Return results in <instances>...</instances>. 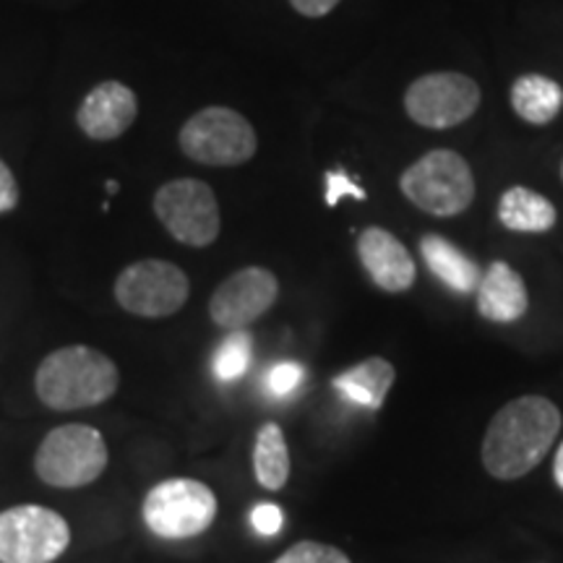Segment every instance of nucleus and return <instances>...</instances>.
<instances>
[{
	"label": "nucleus",
	"instance_id": "6ab92c4d",
	"mask_svg": "<svg viewBox=\"0 0 563 563\" xmlns=\"http://www.w3.org/2000/svg\"><path fill=\"white\" fill-rule=\"evenodd\" d=\"M253 470L256 481L266 490H282L290 481V452H287L285 433L277 422H266L256 435V449H253Z\"/></svg>",
	"mask_w": 563,
	"mask_h": 563
},
{
	"label": "nucleus",
	"instance_id": "4be33fe9",
	"mask_svg": "<svg viewBox=\"0 0 563 563\" xmlns=\"http://www.w3.org/2000/svg\"><path fill=\"white\" fill-rule=\"evenodd\" d=\"M302 382V368L298 363H277L274 368L269 371V378H266V384H269V391L274 397H287V394H292L298 389Z\"/></svg>",
	"mask_w": 563,
	"mask_h": 563
},
{
	"label": "nucleus",
	"instance_id": "f03ea898",
	"mask_svg": "<svg viewBox=\"0 0 563 563\" xmlns=\"http://www.w3.org/2000/svg\"><path fill=\"white\" fill-rule=\"evenodd\" d=\"M121 376L108 355L87 344L55 350L40 363L34 389L51 410H87L108 402L118 391Z\"/></svg>",
	"mask_w": 563,
	"mask_h": 563
},
{
	"label": "nucleus",
	"instance_id": "393cba45",
	"mask_svg": "<svg viewBox=\"0 0 563 563\" xmlns=\"http://www.w3.org/2000/svg\"><path fill=\"white\" fill-rule=\"evenodd\" d=\"M19 203V183L13 178L11 167L0 159V214L11 211Z\"/></svg>",
	"mask_w": 563,
	"mask_h": 563
},
{
	"label": "nucleus",
	"instance_id": "a878e982",
	"mask_svg": "<svg viewBox=\"0 0 563 563\" xmlns=\"http://www.w3.org/2000/svg\"><path fill=\"white\" fill-rule=\"evenodd\" d=\"M290 5L298 13H302V16L321 19L327 13H332L340 5V0H290Z\"/></svg>",
	"mask_w": 563,
	"mask_h": 563
},
{
	"label": "nucleus",
	"instance_id": "39448f33",
	"mask_svg": "<svg viewBox=\"0 0 563 563\" xmlns=\"http://www.w3.org/2000/svg\"><path fill=\"white\" fill-rule=\"evenodd\" d=\"M178 141L186 157L207 167L245 165L258 150L256 131L249 118L222 104H211L188 118Z\"/></svg>",
	"mask_w": 563,
	"mask_h": 563
},
{
	"label": "nucleus",
	"instance_id": "9d476101",
	"mask_svg": "<svg viewBox=\"0 0 563 563\" xmlns=\"http://www.w3.org/2000/svg\"><path fill=\"white\" fill-rule=\"evenodd\" d=\"M481 108V87L464 74H428L410 84L405 110L422 129H452L475 115Z\"/></svg>",
	"mask_w": 563,
	"mask_h": 563
},
{
	"label": "nucleus",
	"instance_id": "bb28decb",
	"mask_svg": "<svg viewBox=\"0 0 563 563\" xmlns=\"http://www.w3.org/2000/svg\"><path fill=\"white\" fill-rule=\"evenodd\" d=\"M553 477H555V483H559V488L563 490V443L559 446V452H555V460H553Z\"/></svg>",
	"mask_w": 563,
	"mask_h": 563
},
{
	"label": "nucleus",
	"instance_id": "a211bd4d",
	"mask_svg": "<svg viewBox=\"0 0 563 563\" xmlns=\"http://www.w3.org/2000/svg\"><path fill=\"white\" fill-rule=\"evenodd\" d=\"M511 108L525 123L545 125L563 108V89L548 76H522L511 87Z\"/></svg>",
	"mask_w": 563,
	"mask_h": 563
},
{
	"label": "nucleus",
	"instance_id": "1a4fd4ad",
	"mask_svg": "<svg viewBox=\"0 0 563 563\" xmlns=\"http://www.w3.org/2000/svg\"><path fill=\"white\" fill-rule=\"evenodd\" d=\"M191 282L186 272L170 262L144 258L118 274L115 300L123 311L141 319H167L186 306Z\"/></svg>",
	"mask_w": 563,
	"mask_h": 563
},
{
	"label": "nucleus",
	"instance_id": "9b49d317",
	"mask_svg": "<svg viewBox=\"0 0 563 563\" xmlns=\"http://www.w3.org/2000/svg\"><path fill=\"white\" fill-rule=\"evenodd\" d=\"M279 282L264 266H245L217 287L209 316L224 332H243L277 302Z\"/></svg>",
	"mask_w": 563,
	"mask_h": 563
},
{
	"label": "nucleus",
	"instance_id": "4468645a",
	"mask_svg": "<svg viewBox=\"0 0 563 563\" xmlns=\"http://www.w3.org/2000/svg\"><path fill=\"white\" fill-rule=\"evenodd\" d=\"M477 311L493 323H514L527 313L525 279L509 264L493 262L477 285Z\"/></svg>",
	"mask_w": 563,
	"mask_h": 563
},
{
	"label": "nucleus",
	"instance_id": "c85d7f7f",
	"mask_svg": "<svg viewBox=\"0 0 563 563\" xmlns=\"http://www.w3.org/2000/svg\"><path fill=\"white\" fill-rule=\"evenodd\" d=\"M561 178H563V165H561Z\"/></svg>",
	"mask_w": 563,
	"mask_h": 563
},
{
	"label": "nucleus",
	"instance_id": "20e7f679",
	"mask_svg": "<svg viewBox=\"0 0 563 563\" xmlns=\"http://www.w3.org/2000/svg\"><path fill=\"white\" fill-rule=\"evenodd\" d=\"M108 467V443L91 426H60L45 435L34 456V473L53 488H81Z\"/></svg>",
	"mask_w": 563,
	"mask_h": 563
},
{
	"label": "nucleus",
	"instance_id": "412c9836",
	"mask_svg": "<svg viewBox=\"0 0 563 563\" xmlns=\"http://www.w3.org/2000/svg\"><path fill=\"white\" fill-rule=\"evenodd\" d=\"M274 563H350L340 548L316 543V540H300L290 551H285Z\"/></svg>",
	"mask_w": 563,
	"mask_h": 563
},
{
	"label": "nucleus",
	"instance_id": "aec40b11",
	"mask_svg": "<svg viewBox=\"0 0 563 563\" xmlns=\"http://www.w3.org/2000/svg\"><path fill=\"white\" fill-rule=\"evenodd\" d=\"M251 352H253V340L251 334L245 332H230L224 336L220 347H217L214 357H211V373H214L217 382L230 384L238 382L251 365Z\"/></svg>",
	"mask_w": 563,
	"mask_h": 563
},
{
	"label": "nucleus",
	"instance_id": "f8f14e48",
	"mask_svg": "<svg viewBox=\"0 0 563 563\" xmlns=\"http://www.w3.org/2000/svg\"><path fill=\"white\" fill-rule=\"evenodd\" d=\"M136 115L139 100L133 89L121 81H102L84 97L76 121L89 139L112 141L131 129Z\"/></svg>",
	"mask_w": 563,
	"mask_h": 563
},
{
	"label": "nucleus",
	"instance_id": "7ed1b4c3",
	"mask_svg": "<svg viewBox=\"0 0 563 563\" xmlns=\"http://www.w3.org/2000/svg\"><path fill=\"white\" fill-rule=\"evenodd\" d=\"M407 201L433 217H456L475 199V175L452 150H433L399 178Z\"/></svg>",
	"mask_w": 563,
	"mask_h": 563
},
{
	"label": "nucleus",
	"instance_id": "f257e3e1",
	"mask_svg": "<svg viewBox=\"0 0 563 563\" xmlns=\"http://www.w3.org/2000/svg\"><path fill=\"white\" fill-rule=\"evenodd\" d=\"M561 410L551 399L527 394L493 415L483 439V464L496 481L532 473L561 433Z\"/></svg>",
	"mask_w": 563,
	"mask_h": 563
},
{
	"label": "nucleus",
	"instance_id": "5701e85b",
	"mask_svg": "<svg viewBox=\"0 0 563 563\" xmlns=\"http://www.w3.org/2000/svg\"><path fill=\"white\" fill-rule=\"evenodd\" d=\"M342 196H352V199H357V201L368 199V194H365L363 188L357 186V183L352 180L347 173H344V170H329L327 173V203H329V207H336Z\"/></svg>",
	"mask_w": 563,
	"mask_h": 563
},
{
	"label": "nucleus",
	"instance_id": "423d86ee",
	"mask_svg": "<svg viewBox=\"0 0 563 563\" xmlns=\"http://www.w3.org/2000/svg\"><path fill=\"white\" fill-rule=\"evenodd\" d=\"M141 517L157 538L188 540L207 532L217 517V496L194 477H170L146 493Z\"/></svg>",
	"mask_w": 563,
	"mask_h": 563
},
{
	"label": "nucleus",
	"instance_id": "ddd939ff",
	"mask_svg": "<svg viewBox=\"0 0 563 563\" xmlns=\"http://www.w3.org/2000/svg\"><path fill=\"white\" fill-rule=\"evenodd\" d=\"M357 256L373 285L384 292H407L415 282V262L389 230L368 228L357 238Z\"/></svg>",
	"mask_w": 563,
	"mask_h": 563
},
{
	"label": "nucleus",
	"instance_id": "b1692460",
	"mask_svg": "<svg viewBox=\"0 0 563 563\" xmlns=\"http://www.w3.org/2000/svg\"><path fill=\"white\" fill-rule=\"evenodd\" d=\"M251 525L264 538H274L282 530V525H285V517H282V509L277 504H258L251 511Z\"/></svg>",
	"mask_w": 563,
	"mask_h": 563
},
{
	"label": "nucleus",
	"instance_id": "6e6552de",
	"mask_svg": "<svg viewBox=\"0 0 563 563\" xmlns=\"http://www.w3.org/2000/svg\"><path fill=\"white\" fill-rule=\"evenodd\" d=\"M70 543L68 522L37 504L0 514V563H53Z\"/></svg>",
	"mask_w": 563,
	"mask_h": 563
},
{
	"label": "nucleus",
	"instance_id": "dca6fc26",
	"mask_svg": "<svg viewBox=\"0 0 563 563\" xmlns=\"http://www.w3.org/2000/svg\"><path fill=\"white\" fill-rule=\"evenodd\" d=\"M397 371L384 357H368V361L352 365L334 378V389L352 405H361L365 410H382L386 394L394 386Z\"/></svg>",
	"mask_w": 563,
	"mask_h": 563
},
{
	"label": "nucleus",
	"instance_id": "cd10ccee",
	"mask_svg": "<svg viewBox=\"0 0 563 563\" xmlns=\"http://www.w3.org/2000/svg\"><path fill=\"white\" fill-rule=\"evenodd\" d=\"M115 191H118V183L110 180V183H108V194H115Z\"/></svg>",
	"mask_w": 563,
	"mask_h": 563
},
{
	"label": "nucleus",
	"instance_id": "f3484780",
	"mask_svg": "<svg viewBox=\"0 0 563 563\" xmlns=\"http://www.w3.org/2000/svg\"><path fill=\"white\" fill-rule=\"evenodd\" d=\"M498 220L511 232H548L559 214L545 196L525 186H514L498 201Z\"/></svg>",
	"mask_w": 563,
	"mask_h": 563
},
{
	"label": "nucleus",
	"instance_id": "0eeeda50",
	"mask_svg": "<svg viewBox=\"0 0 563 563\" xmlns=\"http://www.w3.org/2000/svg\"><path fill=\"white\" fill-rule=\"evenodd\" d=\"M154 214L175 241L191 249H207L220 238V203L203 180L178 178L159 186L154 194Z\"/></svg>",
	"mask_w": 563,
	"mask_h": 563
},
{
	"label": "nucleus",
	"instance_id": "2eb2a0df",
	"mask_svg": "<svg viewBox=\"0 0 563 563\" xmlns=\"http://www.w3.org/2000/svg\"><path fill=\"white\" fill-rule=\"evenodd\" d=\"M420 253L422 262H426L433 277L443 282L452 292L470 295L477 290V285H481V266H477L470 256H464L452 241H446V238L426 235L420 241Z\"/></svg>",
	"mask_w": 563,
	"mask_h": 563
}]
</instances>
